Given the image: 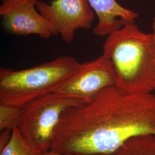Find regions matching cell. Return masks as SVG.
<instances>
[{
	"instance_id": "cell-15",
	"label": "cell",
	"mask_w": 155,
	"mask_h": 155,
	"mask_svg": "<svg viewBox=\"0 0 155 155\" xmlns=\"http://www.w3.org/2000/svg\"><path fill=\"white\" fill-rule=\"evenodd\" d=\"M107 155V154H91V155Z\"/></svg>"
},
{
	"instance_id": "cell-16",
	"label": "cell",
	"mask_w": 155,
	"mask_h": 155,
	"mask_svg": "<svg viewBox=\"0 0 155 155\" xmlns=\"http://www.w3.org/2000/svg\"><path fill=\"white\" fill-rule=\"evenodd\" d=\"M5 1H6V0H1V1L2 2H5Z\"/></svg>"
},
{
	"instance_id": "cell-10",
	"label": "cell",
	"mask_w": 155,
	"mask_h": 155,
	"mask_svg": "<svg viewBox=\"0 0 155 155\" xmlns=\"http://www.w3.org/2000/svg\"><path fill=\"white\" fill-rule=\"evenodd\" d=\"M43 152L35 150L22 137L17 127L12 130L9 143L0 151V155H42Z\"/></svg>"
},
{
	"instance_id": "cell-13",
	"label": "cell",
	"mask_w": 155,
	"mask_h": 155,
	"mask_svg": "<svg viewBox=\"0 0 155 155\" xmlns=\"http://www.w3.org/2000/svg\"><path fill=\"white\" fill-rule=\"evenodd\" d=\"M42 155H78L76 154H71V153H61L60 152H56L55 150H47L45 152H43Z\"/></svg>"
},
{
	"instance_id": "cell-11",
	"label": "cell",
	"mask_w": 155,
	"mask_h": 155,
	"mask_svg": "<svg viewBox=\"0 0 155 155\" xmlns=\"http://www.w3.org/2000/svg\"><path fill=\"white\" fill-rule=\"evenodd\" d=\"M22 112V107L0 104V130L18 127Z\"/></svg>"
},
{
	"instance_id": "cell-8",
	"label": "cell",
	"mask_w": 155,
	"mask_h": 155,
	"mask_svg": "<svg viewBox=\"0 0 155 155\" xmlns=\"http://www.w3.org/2000/svg\"><path fill=\"white\" fill-rule=\"evenodd\" d=\"M98 17L93 32L98 36H108L124 26L135 23L139 15L120 5L116 0H87Z\"/></svg>"
},
{
	"instance_id": "cell-5",
	"label": "cell",
	"mask_w": 155,
	"mask_h": 155,
	"mask_svg": "<svg viewBox=\"0 0 155 155\" xmlns=\"http://www.w3.org/2000/svg\"><path fill=\"white\" fill-rule=\"evenodd\" d=\"M37 9L68 44L77 29L92 28L96 15L87 0H53L50 4L39 1Z\"/></svg>"
},
{
	"instance_id": "cell-14",
	"label": "cell",
	"mask_w": 155,
	"mask_h": 155,
	"mask_svg": "<svg viewBox=\"0 0 155 155\" xmlns=\"http://www.w3.org/2000/svg\"><path fill=\"white\" fill-rule=\"evenodd\" d=\"M152 29H153V32H152V35L153 38V41H154V45H155V17H154L153 19V22H152Z\"/></svg>"
},
{
	"instance_id": "cell-4",
	"label": "cell",
	"mask_w": 155,
	"mask_h": 155,
	"mask_svg": "<svg viewBox=\"0 0 155 155\" xmlns=\"http://www.w3.org/2000/svg\"><path fill=\"white\" fill-rule=\"evenodd\" d=\"M87 103L57 92L32 100L22 107L17 128L22 137L35 150H50L54 131L63 113L67 109Z\"/></svg>"
},
{
	"instance_id": "cell-17",
	"label": "cell",
	"mask_w": 155,
	"mask_h": 155,
	"mask_svg": "<svg viewBox=\"0 0 155 155\" xmlns=\"http://www.w3.org/2000/svg\"><path fill=\"white\" fill-rule=\"evenodd\" d=\"M113 155V154H112V155Z\"/></svg>"
},
{
	"instance_id": "cell-6",
	"label": "cell",
	"mask_w": 155,
	"mask_h": 155,
	"mask_svg": "<svg viewBox=\"0 0 155 155\" xmlns=\"http://www.w3.org/2000/svg\"><path fill=\"white\" fill-rule=\"evenodd\" d=\"M39 0H6L0 6L2 27L15 36L38 35L47 39L59 33L37 9Z\"/></svg>"
},
{
	"instance_id": "cell-12",
	"label": "cell",
	"mask_w": 155,
	"mask_h": 155,
	"mask_svg": "<svg viewBox=\"0 0 155 155\" xmlns=\"http://www.w3.org/2000/svg\"><path fill=\"white\" fill-rule=\"evenodd\" d=\"M0 151L9 143L12 136V130L4 129L0 130Z\"/></svg>"
},
{
	"instance_id": "cell-9",
	"label": "cell",
	"mask_w": 155,
	"mask_h": 155,
	"mask_svg": "<svg viewBox=\"0 0 155 155\" xmlns=\"http://www.w3.org/2000/svg\"><path fill=\"white\" fill-rule=\"evenodd\" d=\"M113 155H155V135H143L129 139Z\"/></svg>"
},
{
	"instance_id": "cell-3",
	"label": "cell",
	"mask_w": 155,
	"mask_h": 155,
	"mask_svg": "<svg viewBox=\"0 0 155 155\" xmlns=\"http://www.w3.org/2000/svg\"><path fill=\"white\" fill-rule=\"evenodd\" d=\"M81 63L60 56L50 61L21 70L0 69V104L22 107L27 103L56 92L77 72Z\"/></svg>"
},
{
	"instance_id": "cell-7",
	"label": "cell",
	"mask_w": 155,
	"mask_h": 155,
	"mask_svg": "<svg viewBox=\"0 0 155 155\" xmlns=\"http://www.w3.org/2000/svg\"><path fill=\"white\" fill-rule=\"evenodd\" d=\"M116 81L110 60L102 54L81 63L76 74L56 92L88 102L102 89L116 85Z\"/></svg>"
},
{
	"instance_id": "cell-2",
	"label": "cell",
	"mask_w": 155,
	"mask_h": 155,
	"mask_svg": "<svg viewBox=\"0 0 155 155\" xmlns=\"http://www.w3.org/2000/svg\"><path fill=\"white\" fill-rule=\"evenodd\" d=\"M116 75V86L127 94L152 93L155 90V45L152 33L134 24L110 33L103 45Z\"/></svg>"
},
{
	"instance_id": "cell-1",
	"label": "cell",
	"mask_w": 155,
	"mask_h": 155,
	"mask_svg": "<svg viewBox=\"0 0 155 155\" xmlns=\"http://www.w3.org/2000/svg\"><path fill=\"white\" fill-rule=\"evenodd\" d=\"M155 135V95L127 94L116 85L65 111L50 150L78 155L114 153L129 139Z\"/></svg>"
}]
</instances>
